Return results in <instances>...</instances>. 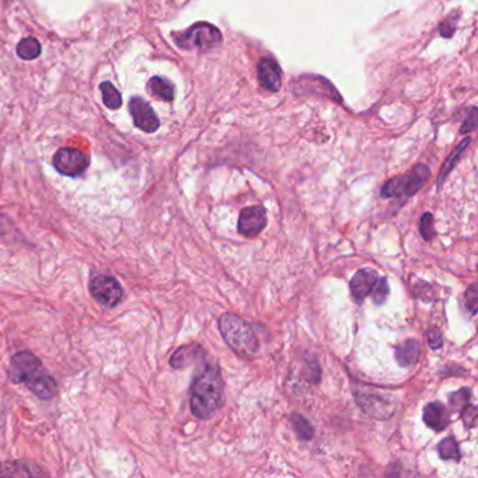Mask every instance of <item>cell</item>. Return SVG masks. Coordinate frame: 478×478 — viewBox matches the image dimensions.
Instances as JSON below:
<instances>
[{"label": "cell", "instance_id": "obj_5", "mask_svg": "<svg viewBox=\"0 0 478 478\" xmlns=\"http://www.w3.org/2000/svg\"><path fill=\"white\" fill-rule=\"evenodd\" d=\"M354 397L363 412L374 420H389L397 408V400L393 396L368 387L354 389Z\"/></svg>", "mask_w": 478, "mask_h": 478}, {"label": "cell", "instance_id": "obj_15", "mask_svg": "<svg viewBox=\"0 0 478 478\" xmlns=\"http://www.w3.org/2000/svg\"><path fill=\"white\" fill-rule=\"evenodd\" d=\"M421 344L418 339H407L396 348V361L401 368L414 366L421 357Z\"/></svg>", "mask_w": 478, "mask_h": 478}, {"label": "cell", "instance_id": "obj_12", "mask_svg": "<svg viewBox=\"0 0 478 478\" xmlns=\"http://www.w3.org/2000/svg\"><path fill=\"white\" fill-rule=\"evenodd\" d=\"M257 76L263 88L267 91H279L282 86V72L275 59L263 58L259 63Z\"/></svg>", "mask_w": 478, "mask_h": 478}, {"label": "cell", "instance_id": "obj_16", "mask_svg": "<svg viewBox=\"0 0 478 478\" xmlns=\"http://www.w3.org/2000/svg\"><path fill=\"white\" fill-rule=\"evenodd\" d=\"M471 139L470 138H466L460 142V145L451 153V156L446 158L440 171H439V176H438V188H440L443 185V181L448 178V176L451 174V171L455 169V166L457 165V162L460 160V157L462 154L464 153V150L467 149V146L470 145Z\"/></svg>", "mask_w": 478, "mask_h": 478}, {"label": "cell", "instance_id": "obj_26", "mask_svg": "<svg viewBox=\"0 0 478 478\" xmlns=\"http://www.w3.org/2000/svg\"><path fill=\"white\" fill-rule=\"evenodd\" d=\"M464 306L468 310V313L471 315L477 314V309H478V288L477 283L470 285L466 294H464Z\"/></svg>", "mask_w": 478, "mask_h": 478}, {"label": "cell", "instance_id": "obj_2", "mask_svg": "<svg viewBox=\"0 0 478 478\" xmlns=\"http://www.w3.org/2000/svg\"><path fill=\"white\" fill-rule=\"evenodd\" d=\"M10 379L14 383H24L43 400L52 398L58 392L55 380L47 373L41 361L28 350L12 357Z\"/></svg>", "mask_w": 478, "mask_h": 478}, {"label": "cell", "instance_id": "obj_10", "mask_svg": "<svg viewBox=\"0 0 478 478\" xmlns=\"http://www.w3.org/2000/svg\"><path fill=\"white\" fill-rule=\"evenodd\" d=\"M130 112L134 118V123L143 132L153 134L160 126V119L156 115L152 106L142 97H134L131 100Z\"/></svg>", "mask_w": 478, "mask_h": 478}, {"label": "cell", "instance_id": "obj_3", "mask_svg": "<svg viewBox=\"0 0 478 478\" xmlns=\"http://www.w3.org/2000/svg\"><path fill=\"white\" fill-rule=\"evenodd\" d=\"M219 331L229 348L241 358H251L260 350V341L256 331L237 314H222L219 317Z\"/></svg>", "mask_w": 478, "mask_h": 478}, {"label": "cell", "instance_id": "obj_14", "mask_svg": "<svg viewBox=\"0 0 478 478\" xmlns=\"http://www.w3.org/2000/svg\"><path fill=\"white\" fill-rule=\"evenodd\" d=\"M204 358V349L197 344H189L180 346L173 354L170 359V365L174 369H184L193 362Z\"/></svg>", "mask_w": 478, "mask_h": 478}, {"label": "cell", "instance_id": "obj_19", "mask_svg": "<svg viewBox=\"0 0 478 478\" xmlns=\"http://www.w3.org/2000/svg\"><path fill=\"white\" fill-rule=\"evenodd\" d=\"M438 453L443 460H460V449L457 440L453 436L444 438L438 444Z\"/></svg>", "mask_w": 478, "mask_h": 478}, {"label": "cell", "instance_id": "obj_13", "mask_svg": "<svg viewBox=\"0 0 478 478\" xmlns=\"http://www.w3.org/2000/svg\"><path fill=\"white\" fill-rule=\"evenodd\" d=\"M424 422L435 432H440L451 424L449 411L442 403L433 401L424 408Z\"/></svg>", "mask_w": 478, "mask_h": 478}, {"label": "cell", "instance_id": "obj_4", "mask_svg": "<svg viewBox=\"0 0 478 478\" xmlns=\"http://www.w3.org/2000/svg\"><path fill=\"white\" fill-rule=\"evenodd\" d=\"M431 171L425 165H417L404 176L389 180L381 188L383 198H411L429 181Z\"/></svg>", "mask_w": 478, "mask_h": 478}, {"label": "cell", "instance_id": "obj_1", "mask_svg": "<svg viewBox=\"0 0 478 478\" xmlns=\"http://www.w3.org/2000/svg\"><path fill=\"white\" fill-rule=\"evenodd\" d=\"M223 404V379L217 366L205 365L191 385V411L198 420H209Z\"/></svg>", "mask_w": 478, "mask_h": 478}, {"label": "cell", "instance_id": "obj_7", "mask_svg": "<svg viewBox=\"0 0 478 478\" xmlns=\"http://www.w3.org/2000/svg\"><path fill=\"white\" fill-rule=\"evenodd\" d=\"M90 294L101 306L108 309L115 307L123 296L121 283L107 275H97L90 280Z\"/></svg>", "mask_w": 478, "mask_h": 478}, {"label": "cell", "instance_id": "obj_6", "mask_svg": "<svg viewBox=\"0 0 478 478\" xmlns=\"http://www.w3.org/2000/svg\"><path fill=\"white\" fill-rule=\"evenodd\" d=\"M177 45L182 49H209L222 44L223 37L213 24L201 21L174 37Z\"/></svg>", "mask_w": 478, "mask_h": 478}, {"label": "cell", "instance_id": "obj_30", "mask_svg": "<svg viewBox=\"0 0 478 478\" xmlns=\"http://www.w3.org/2000/svg\"><path fill=\"white\" fill-rule=\"evenodd\" d=\"M307 370H309V379H310L311 383H318V381H320V377H322V369H320V366H318L315 359H313L311 363H309Z\"/></svg>", "mask_w": 478, "mask_h": 478}, {"label": "cell", "instance_id": "obj_23", "mask_svg": "<svg viewBox=\"0 0 478 478\" xmlns=\"http://www.w3.org/2000/svg\"><path fill=\"white\" fill-rule=\"evenodd\" d=\"M390 294V288H389V282L385 276H379L376 285H374V288L370 294L372 299H373V303L374 304H383L387 299Z\"/></svg>", "mask_w": 478, "mask_h": 478}, {"label": "cell", "instance_id": "obj_29", "mask_svg": "<svg viewBox=\"0 0 478 478\" xmlns=\"http://www.w3.org/2000/svg\"><path fill=\"white\" fill-rule=\"evenodd\" d=\"M427 338H428V344L432 349H440L443 346V335H442L439 328H429Z\"/></svg>", "mask_w": 478, "mask_h": 478}, {"label": "cell", "instance_id": "obj_17", "mask_svg": "<svg viewBox=\"0 0 478 478\" xmlns=\"http://www.w3.org/2000/svg\"><path fill=\"white\" fill-rule=\"evenodd\" d=\"M149 90L156 97L165 101H173L174 99V84L162 76H154L149 80Z\"/></svg>", "mask_w": 478, "mask_h": 478}, {"label": "cell", "instance_id": "obj_25", "mask_svg": "<svg viewBox=\"0 0 478 478\" xmlns=\"http://www.w3.org/2000/svg\"><path fill=\"white\" fill-rule=\"evenodd\" d=\"M420 232H421V236L425 241H432L433 237L436 236V232H435V223H433V216L432 213L429 212H425L422 216H421V220H420Z\"/></svg>", "mask_w": 478, "mask_h": 478}, {"label": "cell", "instance_id": "obj_9", "mask_svg": "<svg viewBox=\"0 0 478 478\" xmlns=\"http://www.w3.org/2000/svg\"><path fill=\"white\" fill-rule=\"evenodd\" d=\"M267 226V209L264 206H247L241 209L237 222V230L246 237L259 236Z\"/></svg>", "mask_w": 478, "mask_h": 478}, {"label": "cell", "instance_id": "obj_18", "mask_svg": "<svg viewBox=\"0 0 478 478\" xmlns=\"http://www.w3.org/2000/svg\"><path fill=\"white\" fill-rule=\"evenodd\" d=\"M0 475L6 477H23V475H44L43 471H37L33 467H27L23 462H8L0 464Z\"/></svg>", "mask_w": 478, "mask_h": 478}, {"label": "cell", "instance_id": "obj_22", "mask_svg": "<svg viewBox=\"0 0 478 478\" xmlns=\"http://www.w3.org/2000/svg\"><path fill=\"white\" fill-rule=\"evenodd\" d=\"M291 422H292L294 429H295V432L298 433V438H299V439H302V440H310V439L313 438V433H314L313 427L310 425V422H309L303 416H300L299 412H292Z\"/></svg>", "mask_w": 478, "mask_h": 478}, {"label": "cell", "instance_id": "obj_21", "mask_svg": "<svg viewBox=\"0 0 478 478\" xmlns=\"http://www.w3.org/2000/svg\"><path fill=\"white\" fill-rule=\"evenodd\" d=\"M100 90H101V95H103V101L104 104L111 108V110H117L122 106V97L119 91L114 87L112 83L110 82H104L100 84Z\"/></svg>", "mask_w": 478, "mask_h": 478}, {"label": "cell", "instance_id": "obj_11", "mask_svg": "<svg viewBox=\"0 0 478 478\" xmlns=\"http://www.w3.org/2000/svg\"><path fill=\"white\" fill-rule=\"evenodd\" d=\"M379 276V272L372 268H362L358 272H355L352 279H350L349 288L357 303H362L366 299V296H370Z\"/></svg>", "mask_w": 478, "mask_h": 478}, {"label": "cell", "instance_id": "obj_27", "mask_svg": "<svg viewBox=\"0 0 478 478\" xmlns=\"http://www.w3.org/2000/svg\"><path fill=\"white\" fill-rule=\"evenodd\" d=\"M462 420L464 422V427L467 429L470 428H474L475 427V422H477V407L475 405H471L470 403L462 408Z\"/></svg>", "mask_w": 478, "mask_h": 478}, {"label": "cell", "instance_id": "obj_8", "mask_svg": "<svg viewBox=\"0 0 478 478\" xmlns=\"http://www.w3.org/2000/svg\"><path fill=\"white\" fill-rule=\"evenodd\" d=\"M53 167L62 176L77 177L87 170L88 157L77 149L62 147L53 156Z\"/></svg>", "mask_w": 478, "mask_h": 478}, {"label": "cell", "instance_id": "obj_24", "mask_svg": "<svg viewBox=\"0 0 478 478\" xmlns=\"http://www.w3.org/2000/svg\"><path fill=\"white\" fill-rule=\"evenodd\" d=\"M470 400H471V390L468 387H462L460 390L449 396V405L452 411L460 412L462 408L470 403Z\"/></svg>", "mask_w": 478, "mask_h": 478}, {"label": "cell", "instance_id": "obj_28", "mask_svg": "<svg viewBox=\"0 0 478 478\" xmlns=\"http://www.w3.org/2000/svg\"><path fill=\"white\" fill-rule=\"evenodd\" d=\"M475 128H477V108L471 107L470 114H467V119L463 122V126L460 128V134L473 132Z\"/></svg>", "mask_w": 478, "mask_h": 478}, {"label": "cell", "instance_id": "obj_20", "mask_svg": "<svg viewBox=\"0 0 478 478\" xmlns=\"http://www.w3.org/2000/svg\"><path fill=\"white\" fill-rule=\"evenodd\" d=\"M40 53H41V45H40L38 40H36L33 37H28V38L21 40L19 43V45H17V55L21 59L33 60V59L38 58Z\"/></svg>", "mask_w": 478, "mask_h": 478}]
</instances>
